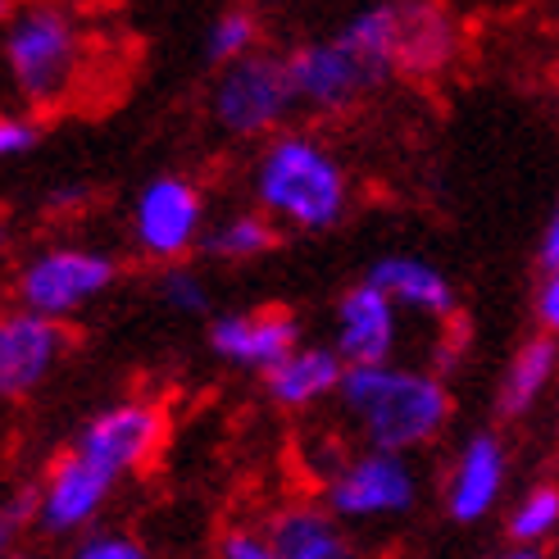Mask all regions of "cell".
Returning a JSON list of instances; mask_svg holds the SVG:
<instances>
[{
	"mask_svg": "<svg viewBox=\"0 0 559 559\" xmlns=\"http://www.w3.org/2000/svg\"><path fill=\"white\" fill-rule=\"evenodd\" d=\"M506 533L519 550L510 555H537V546H546L559 533V487L555 483H537L533 491H523V500L514 506Z\"/></svg>",
	"mask_w": 559,
	"mask_h": 559,
	"instance_id": "44dd1931",
	"label": "cell"
},
{
	"mask_svg": "<svg viewBox=\"0 0 559 559\" xmlns=\"http://www.w3.org/2000/svg\"><path fill=\"white\" fill-rule=\"evenodd\" d=\"M218 559H273V542H269V533H246V527H237V533L218 537Z\"/></svg>",
	"mask_w": 559,
	"mask_h": 559,
	"instance_id": "4316f807",
	"label": "cell"
},
{
	"mask_svg": "<svg viewBox=\"0 0 559 559\" xmlns=\"http://www.w3.org/2000/svg\"><path fill=\"white\" fill-rule=\"evenodd\" d=\"M159 296L174 314H201L205 310V283L195 277V269H169L159 277Z\"/></svg>",
	"mask_w": 559,
	"mask_h": 559,
	"instance_id": "cb8c5ba5",
	"label": "cell"
},
{
	"mask_svg": "<svg viewBox=\"0 0 559 559\" xmlns=\"http://www.w3.org/2000/svg\"><path fill=\"white\" fill-rule=\"evenodd\" d=\"M369 283H378L391 300L409 314H424V319H455V287L445 283V273H437L428 260H414V255H382L369 269Z\"/></svg>",
	"mask_w": 559,
	"mask_h": 559,
	"instance_id": "2e32d148",
	"label": "cell"
},
{
	"mask_svg": "<svg viewBox=\"0 0 559 559\" xmlns=\"http://www.w3.org/2000/svg\"><path fill=\"white\" fill-rule=\"evenodd\" d=\"M205 237L201 187L182 174L151 178L132 201V241L151 260H182Z\"/></svg>",
	"mask_w": 559,
	"mask_h": 559,
	"instance_id": "ba28073f",
	"label": "cell"
},
{
	"mask_svg": "<svg viewBox=\"0 0 559 559\" xmlns=\"http://www.w3.org/2000/svg\"><path fill=\"white\" fill-rule=\"evenodd\" d=\"M342 405L369 445L418 451L451 424V391L432 373L386 365H350L342 378Z\"/></svg>",
	"mask_w": 559,
	"mask_h": 559,
	"instance_id": "6da1fadb",
	"label": "cell"
},
{
	"mask_svg": "<svg viewBox=\"0 0 559 559\" xmlns=\"http://www.w3.org/2000/svg\"><path fill=\"white\" fill-rule=\"evenodd\" d=\"M396 5V69L432 73L451 60V14L437 0H391Z\"/></svg>",
	"mask_w": 559,
	"mask_h": 559,
	"instance_id": "e0dca14e",
	"label": "cell"
},
{
	"mask_svg": "<svg viewBox=\"0 0 559 559\" xmlns=\"http://www.w3.org/2000/svg\"><path fill=\"white\" fill-rule=\"evenodd\" d=\"M414 500H418V483L414 468L405 464V451H382V445H369L365 455H350L346 464H337L323 487V506L346 523L396 519L414 510Z\"/></svg>",
	"mask_w": 559,
	"mask_h": 559,
	"instance_id": "52a82bcc",
	"label": "cell"
},
{
	"mask_svg": "<svg viewBox=\"0 0 559 559\" xmlns=\"http://www.w3.org/2000/svg\"><path fill=\"white\" fill-rule=\"evenodd\" d=\"M250 191H255V205L264 214L296 233H328L350 201L342 164L305 132L269 136V146L255 159V174H250Z\"/></svg>",
	"mask_w": 559,
	"mask_h": 559,
	"instance_id": "7a4b0ae2",
	"label": "cell"
},
{
	"mask_svg": "<svg viewBox=\"0 0 559 559\" xmlns=\"http://www.w3.org/2000/svg\"><path fill=\"white\" fill-rule=\"evenodd\" d=\"M37 142H41V128L33 119H23V115L0 119V155H5V159H19L27 151H37Z\"/></svg>",
	"mask_w": 559,
	"mask_h": 559,
	"instance_id": "484cf974",
	"label": "cell"
},
{
	"mask_svg": "<svg viewBox=\"0 0 559 559\" xmlns=\"http://www.w3.org/2000/svg\"><path fill=\"white\" fill-rule=\"evenodd\" d=\"M255 37H260V27H255V19H250L246 10H223L210 23V33H205V60L214 69L233 64V60H241V55L255 50Z\"/></svg>",
	"mask_w": 559,
	"mask_h": 559,
	"instance_id": "7402d4cb",
	"label": "cell"
},
{
	"mask_svg": "<svg viewBox=\"0 0 559 559\" xmlns=\"http://www.w3.org/2000/svg\"><path fill=\"white\" fill-rule=\"evenodd\" d=\"M60 355H64L60 319L19 305L14 314L0 319V396H10V401L33 396L50 378Z\"/></svg>",
	"mask_w": 559,
	"mask_h": 559,
	"instance_id": "30bf717a",
	"label": "cell"
},
{
	"mask_svg": "<svg viewBox=\"0 0 559 559\" xmlns=\"http://www.w3.org/2000/svg\"><path fill=\"white\" fill-rule=\"evenodd\" d=\"M292 64V82L300 105L319 109V115H337L350 109L355 100H365L369 92H378L382 82L396 73V64H386L382 55H373L369 46H359L355 37L337 33L328 41H305L287 55Z\"/></svg>",
	"mask_w": 559,
	"mask_h": 559,
	"instance_id": "5b68a950",
	"label": "cell"
},
{
	"mask_svg": "<svg viewBox=\"0 0 559 559\" xmlns=\"http://www.w3.org/2000/svg\"><path fill=\"white\" fill-rule=\"evenodd\" d=\"M506 473H510V460H506V445H500V437L491 432H473L460 455L451 464V483H445V514H451L455 523H483L491 510L500 491H506Z\"/></svg>",
	"mask_w": 559,
	"mask_h": 559,
	"instance_id": "5bb4252c",
	"label": "cell"
},
{
	"mask_svg": "<svg viewBox=\"0 0 559 559\" xmlns=\"http://www.w3.org/2000/svg\"><path fill=\"white\" fill-rule=\"evenodd\" d=\"M119 478H109L100 464H92L87 455L64 451L55 455L46 468V483H41V533L46 537H73V533H87V523L100 514L109 487Z\"/></svg>",
	"mask_w": 559,
	"mask_h": 559,
	"instance_id": "8fae6325",
	"label": "cell"
},
{
	"mask_svg": "<svg viewBox=\"0 0 559 559\" xmlns=\"http://www.w3.org/2000/svg\"><path fill=\"white\" fill-rule=\"evenodd\" d=\"M300 346V323L287 310H250V314H218L210 323V350L237 369L269 373Z\"/></svg>",
	"mask_w": 559,
	"mask_h": 559,
	"instance_id": "7c38bea8",
	"label": "cell"
},
{
	"mask_svg": "<svg viewBox=\"0 0 559 559\" xmlns=\"http://www.w3.org/2000/svg\"><path fill=\"white\" fill-rule=\"evenodd\" d=\"M296 105H300V96H296L287 55L250 50L241 60L218 69L210 115L228 136L250 142V136H273Z\"/></svg>",
	"mask_w": 559,
	"mask_h": 559,
	"instance_id": "277c9868",
	"label": "cell"
},
{
	"mask_svg": "<svg viewBox=\"0 0 559 559\" xmlns=\"http://www.w3.org/2000/svg\"><path fill=\"white\" fill-rule=\"evenodd\" d=\"M273 559H346L350 542L328 506H292L269 523Z\"/></svg>",
	"mask_w": 559,
	"mask_h": 559,
	"instance_id": "ac0fdd59",
	"label": "cell"
},
{
	"mask_svg": "<svg viewBox=\"0 0 559 559\" xmlns=\"http://www.w3.org/2000/svg\"><path fill=\"white\" fill-rule=\"evenodd\" d=\"M346 355L337 346H296L283 365L264 373V386L273 405L283 409H305L314 405L323 396H332V391H342V378H346Z\"/></svg>",
	"mask_w": 559,
	"mask_h": 559,
	"instance_id": "9a60e30c",
	"label": "cell"
},
{
	"mask_svg": "<svg viewBox=\"0 0 559 559\" xmlns=\"http://www.w3.org/2000/svg\"><path fill=\"white\" fill-rule=\"evenodd\" d=\"M5 69L27 105H55L78 73V27L55 5H23L5 23Z\"/></svg>",
	"mask_w": 559,
	"mask_h": 559,
	"instance_id": "3957f363",
	"label": "cell"
},
{
	"mask_svg": "<svg viewBox=\"0 0 559 559\" xmlns=\"http://www.w3.org/2000/svg\"><path fill=\"white\" fill-rule=\"evenodd\" d=\"M33 523H41V487L27 483L5 500V510H0V546H14Z\"/></svg>",
	"mask_w": 559,
	"mask_h": 559,
	"instance_id": "603a6c76",
	"label": "cell"
},
{
	"mask_svg": "<svg viewBox=\"0 0 559 559\" xmlns=\"http://www.w3.org/2000/svg\"><path fill=\"white\" fill-rule=\"evenodd\" d=\"M537 260H542V269L559 264V205L550 210V223H546V233H542V250H537Z\"/></svg>",
	"mask_w": 559,
	"mask_h": 559,
	"instance_id": "f1b7e54d",
	"label": "cell"
},
{
	"mask_svg": "<svg viewBox=\"0 0 559 559\" xmlns=\"http://www.w3.org/2000/svg\"><path fill=\"white\" fill-rule=\"evenodd\" d=\"M78 559H142V542L128 533H87L73 550Z\"/></svg>",
	"mask_w": 559,
	"mask_h": 559,
	"instance_id": "d4e9b609",
	"label": "cell"
},
{
	"mask_svg": "<svg viewBox=\"0 0 559 559\" xmlns=\"http://www.w3.org/2000/svg\"><path fill=\"white\" fill-rule=\"evenodd\" d=\"M555 365H559V342L555 332H542V337L523 342L506 369V382H500V414L514 418V414H527L537 405V396L550 386L555 378Z\"/></svg>",
	"mask_w": 559,
	"mask_h": 559,
	"instance_id": "d6986e66",
	"label": "cell"
},
{
	"mask_svg": "<svg viewBox=\"0 0 559 559\" xmlns=\"http://www.w3.org/2000/svg\"><path fill=\"white\" fill-rule=\"evenodd\" d=\"M115 277H119V264L109 260L105 250L55 246L19 269L14 292H19V305H27V310L69 319L115 287Z\"/></svg>",
	"mask_w": 559,
	"mask_h": 559,
	"instance_id": "8992f818",
	"label": "cell"
},
{
	"mask_svg": "<svg viewBox=\"0 0 559 559\" xmlns=\"http://www.w3.org/2000/svg\"><path fill=\"white\" fill-rule=\"evenodd\" d=\"M159 441H164V409L146 401H123L92 414L73 445L92 464H100L109 478H123V473L142 468L159 451Z\"/></svg>",
	"mask_w": 559,
	"mask_h": 559,
	"instance_id": "9c48e42d",
	"label": "cell"
},
{
	"mask_svg": "<svg viewBox=\"0 0 559 559\" xmlns=\"http://www.w3.org/2000/svg\"><path fill=\"white\" fill-rule=\"evenodd\" d=\"M273 214H233L214 223V228H205L201 237V250L210 260H255L264 255V250L277 246V223H269Z\"/></svg>",
	"mask_w": 559,
	"mask_h": 559,
	"instance_id": "ffe728a7",
	"label": "cell"
},
{
	"mask_svg": "<svg viewBox=\"0 0 559 559\" xmlns=\"http://www.w3.org/2000/svg\"><path fill=\"white\" fill-rule=\"evenodd\" d=\"M401 332V305L378 283H359L337 300V350L346 365H386L396 350Z\"/></svg>",
	"mask_w": 559,
	"mask_h": 559,
	"instance_id": "4fadbf2b",
	"label": "cell"
},
{
	"mask_svg": "<svg viewBox=\"0 0 559 559\" xmlns=\"http://www.w3.org/2000/svg\"><path fill=\"white\" fill-rule=\"evenodd\" d=\"M537 319L546 332H559V264L546 269V283L537 292Z\"/></svg>",
	"mask_w": 559,
	"mask_h": 559,
	"instance_id": "83f0119b",
	"label": "cell"
}]
</instances>
